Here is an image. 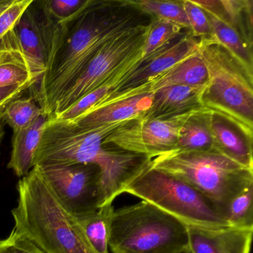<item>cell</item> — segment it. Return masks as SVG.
I'll return each instance as SVG.
<instances>
[{"mask_svg":"<svg viewBox=\"0 0 253 253\" xmlns=\"http://www.w3.org/2000/svg\"><path fill=\"white\" fill-rule=\"evenodd\" d=\"M204 88L170 85L160 88L154 91L150 108L141 115L151 119L169 118L204 109L201 102Z\"/></svg>","mask_w":253,"mask_h":253,"instance_id":"cell-15","label":"cell"},{"mask_svg":"<svg viewBox=\"0 0 253 253\" xmlns=\"http://www.w3.org/2000/svg\"><path fill=\"white\" fill-rule=\"evenodd\" d=\"M183 28L169 20L152 17L143 47V59L155 53L184 32Z\"/></svg>","mask_w":253,"mask_h":253,"instance_id":"cell-25","label":"cell"},{"mask_svg":"<svg viewBox=\"0 0 253 253\" xmlns=\"http://www.w3.org/2000/svg\"><path fill=\"white\" fill-rule=\"evenodd\" d=\"M211 112L205 109L192 112L180 128L174 150L207 151L213 149Z\"/></svg>","mask_w":253,"mask_h":253,"instance_id":"cell-19","label":"cell"},{"mask_svg":"<svg viewBox=\"0 0 253 253\" xmlns=\"http://www.w3.org/2000/svg\"><path fill=\"white\" fill-rule=\"evenodd\" d=\"M109 247L113 253H177L189 250L188 226L141 201L114 211Z\"/></svg>","mask_w":253,"mask_h":253,"instance_id":"cell-6","label":"cell"},{"mask_svg":"<svg viewBox=\"0 0 253 253\" xmlns=\"http://www.w3.org/2000/svg\"><path fill=\"white\" fill-rule=\"evenodd\" d=\"M152 97L153 92L131 96L93 109L73 122L83 127H97L131 121L150 108Z\"/></svg>","mask_w":253,"mask_h":253,"instance_id":"cell-16","label":"cell"},{"mask_svg":"<svg viewBox=\"0 0 253 253\" xmlns=\"http://www.w3.org/2000/svg\"><path fill=\"white\" fill-rule=\"evenodd\" d=\"M42 253V251H41V253Z\"/></svg>","mask_w":253,"mask_h":253,"instance_id":"cell-36","label":"cell"},{"mask_svg":"<svg viewBox=\"0 0 253 253\" xmlns=\"http://www.w3.org/2000/svg\"><path fill=\"white\" fill-rule=\"evenodd\" d=\"M91 0H46L41 2L45 12L57 23H66L81 13Z\"/></svg>","mask_w":253,"mask_h":253,"instance_id":"cell-27","label":"cell"},{"mask_svg":"<svg viewBox=\"0 0 253 253\" xmlns=\"http://www.w3.org/2000/svg\"><path fill=\"white\" fill-rule=\"evenodd\" d=\"M48 120L43 114L27 128L14 132L8 168L12 169L16 175L24 177L34 168L35 152Z\"/></svg>","mask_w":253,"mask_h":253,"instance_id":"cell-17","label":"cell"},{"mask_svg":"<svg viewBox=\"0 0 253 253\" xmlns=\"http://www.w3.org/2000/svg\"><path fill=\"white\" fill-rule=\"evenodd\" d=\"M16 229L43 253H96L76 220L62 208L36 167L17 186Z\"/></svg>","mask_w":253,"mask_h":253,"instance_id":"cell-3","label":"cell"},{"mask_svg":"<svg viewBox=\"0 0 253 253\" xmlns=\"http://www.w3.org/2000/svg\"><path fill=\"white\" fill-rule=\"evenodd\" d=\"M113 89V87L111 85H104V86L100 87L95 91H91L89 94H86L82 98L80 99L69 109H66L53 119L61 120V121H75L97 107L99 103L103 100V98H105Z\"/></svg>","mask_w":253,"mask_h":253,"instance_id":"cell-26","label":"cell"},{"mask_svg":"<svg viewBox=\"0 0 253 253\" xmlns=\"http://www.w3.org/2000/svg\"><path fill=\"white\" fill-rule=\"evenodd\" d=\"M43 114L32 97H18L5 106L2 110V118L4 123L12 128L13 132H15L27 128Z\"/></svg>","mask_w":253,"mask_h":253,"instance_id":"cell-23","label":"cell"},{"mask_svg":"<svg viewBox=\"0 0 253 253\" xmlns=\"http://www.w3.org/2000/svg\"><path fill=\"white\" fill-rule=\"evenodd\" d=\"M200 45L201 39L192 36L190 31L185 30L167 45L143 59L139 66L94 109L129 97L134 90L147 85L182 60L196 54Z\"/></svg>","mask_w":253,"mask_h":253,"instance_id":"cell-11","label":"cell"},{"mask_svg":"<svg viewBox=\"0 0 253 253\" xmlns=\"http://www.w3.org/2000/svg\"><path fill=\"white\" fill-rule=\"evenodd\" d=\"M207 72L204 109L227 118L253 140V72L213 37L201 39L198 51Z\"/></svg>","mask_w":253,"mask_h":253,"instance_id":"cell-4","label":"cell"},{"mask_svg":"<svg viewBox=\"0 0 253 253\" xmlns=\"http://www.w3.org/2000/svg\"><path fill=\"white\" fill-rule=\"evenodd\" d=\"M1 51H2V45L0 44V54H1Z\"/></svg>","mask_w":253,"mask_h":253,"instance_id":"cell-35","label":"cell"},{"mask_svg":"<svg viewBox=\"0 0 253 253\" xmlns=\"http://www.w3.org/2000/svg\"><path fill=\"white\" fill-rule=\"evenodd\" d=\"M2 110L3 109L0 110V146H1L4 134H5V131H4V124L5 123H4L3 118H2Z\"/></svg>","mask_w":253,"mask_h":253,"instance_id":"cell-32","label":"cell"},{"mask_svg":"<svg viewBox=\"0 0 253 253\" xmlns=\"http://www.w3.org/2000/svg\"><path fill=\"white\" fill-rule=\"evenodd\" d=\"M35 167L62 208L75 220L103 207L101 171L95 164Z\"/></svg>","mask_w":253,"mask_h":253,"instance_id":"cell-9","label":"cell"},{"mask_svg":"<svg viewBox=\"0 0 253 253\" xmlns=\"http://www.w3.org/2000/svg\"><path fill=\"white\" fill-rule=\"evenodd\" d=\"M183 5L192 36L200 39L213 38L212 29L207 13L191 0H183Z\"/></svg>","mask_w":253,"mask_h":253,"instance_id":"cell-28","label":"cell"},{"mask_svg":"<svg viewBox=\"0 0 253 253\" xmlns=\"http://www.w3.org/2000/svg\"><path fill=\"white\" fill-rule=\"evenodd\" d=\"M34 85L33 83L21 84V85H10L0 88V110L4 109L8 103L18 98L20 94L26 90L30 89Z\"/></svg>","mask_w":253,"mask_h":253,"instance_id":"cell-31","label":"cell"},{"mask_svg":"<svg viewBox=\"0 0 253 253\" xmlns=\"http://www.w3.org/2000/svg\"><path fill=\"white\" fill-rule=\"evenodd\" d=\"M41 250L15 228L5 239L0 240V253H40Z\"/></svg>","mask_w":253,"mask_h":253,"instance_id":"cell-30","label":"cell"},{"mask_svg":"<svg viewBox=\"0 0 253 253\" xmlns=\"http://www.w3.org/2000/svg\"><path fill=\"white\" fill-rule=\"evenodd\" d=\"M124 193L150 203L186 226L231 227L210 200L183 180L152 168L149 162L127 185Z\"/></svg>","mask_w":253,"mask_h":253,"instance_id":"cell-7","label":"cell"},{"mask_svg":"<svg viewBox=\"0 0 253 253\" xmlns=\"http://www.w3.org/2000/svg\"><path fill=\"white\" fill-rule=\"evenodd\" d=\"M253 184L241 191L226 205L223 217L231 227L253 228Z\"/></svg>","mask_w":253,"mask_h":253,"instance_id":"cell-24","label":"cell"},{"mask_svg":"<svg viewBox=\"0 0 253 253\" xmlns=\"http://www.w3.org/2000/svg\"><path fill=\"white\" fill-rule=\"evenodd\" d=\"M191 253L190 250H183V251L179 252V253Z\"/></svg>","mask_w":253,"mask_h":253,"instance_id":"cell-34","label":"cell"},{"mask_svg":"<svg viewBox=\"0 0 253 253\" xmlns=\"http://www.w3.org/2000/svg\"><path fill=\"white\" fill-rule=\"evenodd\" d=\"M149 164L152 168L174 176L196 189L223 216L228 203L253 184V170L214 148L207 151H170L149 158Z\"/></svg>","mask_w":253,"mask_h":253,"instance_id":"cell-5","label":"cell"},{"mask_svg":"<svg viewBox=\"0 0 253 253\" xmlns=\"http://www.w3.org/2000/svg\"><path fill=\"white\" fill-rule=\"evenodd\" d=\"M213 148L249 169L253 170V139L232 121L211 112Z\"/></svg>","mask_w":253,"mask_h":253,"instance_id":"cell-14","label":"cell"},{"mask_svg":"<svg viewBox=\"0 0 253 253\" xmlns=\"http://www.w3.org/2000/svg\"><path fill=\"white\" fill-rule=\"evenodd\" d=\"M208 82V72L198 52L180 61L165 73L151 81L149 92L170 85L204 88Z\"/></svg>","mask_w":253,"mask_h":253,"instance_id":"cell-18","label":"cell"},{"mask_svg":"<svg viewBox=\"0 0 253 253\" xmlns=\"http://www.w3.org/2000/svg\"><path fill=\"white\" fill-rule=\"evenodd\" d=\"M150 22L132 28L106 43L60 97L49 119L100 87L111 85L115 89L143 60V44Z\"/></svg>","mask_w":253,"mask_h":253,"instance_id":"cell-8","label":"cell"},{"mask_svg":"<svg viewBox=\"0 0 253 253\" xmlns=\"http://www.w3.org/2000/svg\"><path fill=\"white\" fill-rule=\"evenodd\" d=\"M83 127L73 121L49 119L34 158L36 166L93 164L100 168L106 198H115L140 171L143 157L103 146L105 139L124 123Z\"/></svg>","mask_w":253,"mask_h":253,"instance_id":"cell-2","label":"cell"},{"mask_svg":"<svg viewBox=\"0 0 253 253\" xmlns=\"http://www.w3.org/2000/svg\"><path fill=\"white\" fill-rule=\"evenodd\" d=\"M11 1H0V13L2 12L5 8L9 5Z\"/></svg>","mask_w":253,"mask_h":253,"instance_id":"cell-33","label":"cell"},{"mask_svg":"<svg viewBox=\"0 0 253 253\" xmlns=\"http://www.w3.org/2000/svg\"><path fill=\"white\" fill-rule=\"evenodd\" d=\"M33 2L34 0H11L9 5L0 13V41L14 30Z\"/></svg>","mask_w":253,"mask_h":253,"instance_id":"cell-29","label":"cell"},{"mask_svg":"<svg viewBox=\"0 0 253 253\" xmlns=\"http://www.w3.org/2000/svg\"><path fill=\"white\" fill-rule=\"evenodd\" d=\"M192 112L153 119L140 115L111 133L103 146L112 145L121 150L149 158L174 150L180 128Z\"/></svg>","mask_w":253,"mask_h":253,"instance_id":"cell-10","label":"cell"},{"mask_svg":"<svg viewBox=\"0 0 253 253\" xmlns=\"http://www.w3.org/2000/svg\"><path fill=\"white\" fill-rule=\"evenodd\" d=\"M207 15L216 41L253 72V48L245 42L233 27L211 14L207 13Z\"/></svg>","mask_w":253,"mask_h":253,"instance_id":"cell-21","label":"cell"},{"mask_svg":"<svg viewBox=\"0 0 253 253\" xmlns=\"http://www.w3.org/2000/svg\"><path fill=\"white\" fill-rule=\"evenodd\" d=\"M55 25L41 2L34 1L14 28V35L29 63L35 84L46 72Z\"/></svg>","mask_w":253,"mask_h":253,"instance_id":"cell-12","label":"cell"},{"mask_svg":"<svg viewBox=\"0 0 253 253\" xmlns=\"http://www.w3.org/2000/svg\"><path fill=\"white\" fill-rule=\"evenodd\" d=\"M143 14L153 18L169 20L178 25L186 30L190 31L189 23L183 8V1H159V0H139L131 1Z\"/></svg>","mask_w":253,"mask_h":253,"instance_id":"cell-22","label":"cell"},{"mask_svg":"<svg viewBox=\"0 0 253 253\" xmlns=\"http://www.w3.org/2000/svg\"><path fill=\"white\" fill-rule=\"evenodd\" d=\"M114 211L113 204H107L94 212L76 220L84 236L96 253H109V235Z\"/></svg>","mask_w":253,"mask_h":253,"instance_id":"cell-20","label":"cell"},{"mask_svg":"<svg viewBox=\"0 0 253 253\" xmlns=\"http://www.w3.org/2000/svg\"><path fill=\"white\" fill-rule=\"evenodd\" d=\"M131 1L90 3L66 23H56L46 72L31 87L32 98L51 117L54 106L93 57L109 41L151 21Z\"/></svg>","mask_w":253,"mask_h":253,"instance_id":"cell-1","label":"cell"},{"mask_svg":"<svg viewBox=\"0 0 253 253\" xmlns=\"http://www.w3.org/2000/svg\"><path fill=\"white\" fill-rule=\"evenodd\" d=\"M188 226L192 253H250L253 228Z\"/></svg>","mask_w":253,"mask_h":253,"instance_id":"cell-13","label":"cell"}]
</instances>
